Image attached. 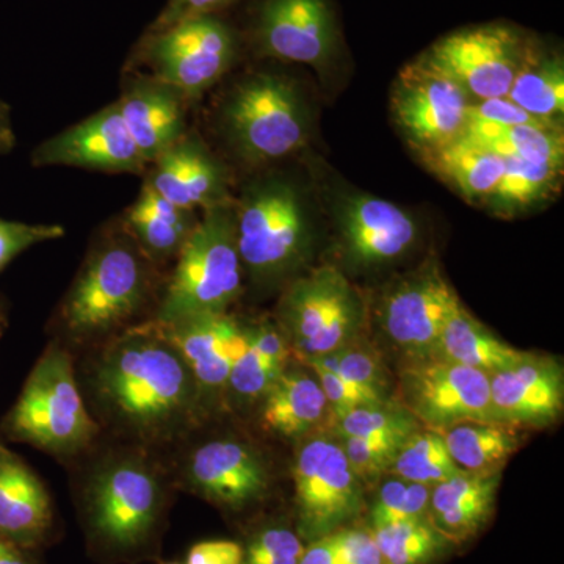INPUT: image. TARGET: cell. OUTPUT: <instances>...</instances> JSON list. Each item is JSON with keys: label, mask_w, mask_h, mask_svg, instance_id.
<instances>
[{"label": "cell", "mask_w": 564, "mask_h": 564, "mask_svg": "<svg viewBox=\"0 0 564 564\" xmlns=\"http://www.w3.org/2000/svg\"><path fill=\"white\" fill-rule=\"evenodd\" d=\"M0 564H36L33 552L0 536Z\"/></svg>", "instance_id": "681fc988"}, {"label": "cell", "mask_w": 564, "mask_h": 564, "mask_svg": "<svg viewBox=\"0 0 564 564\" xmlns=\"http://www.w3.org/2000/svg\"><path fill=\"white\" fill-rule=\"evenodd\" d=\"M117 104L148 166L193 128L195 104L172 85L139 70L122 69Z\"/></svg>", "instance_id": "7402d4cb"}, {"label": "cell", "mask_w": 564, "mask_h": 564, "mask_svg": "<svg viewBox=\"0 0 564 564\" xmlns=\"http://www.w3.org/2000/svg\"><path fill=\"white\" fill-rule=\"evenodd\" d=\"M243 545L229 540H210L192 545L184 564H242Z\"/></svg>", "instance_id": "bcb514c9"}, {"label": "cell", "mask_w": 564, "mask_h": 564, "mask_svg": "<svg viewBox=\"0 0 564 564\" xmlns=\"http://www.w3.org/2000/svg\"><path fill=\"white\" fill-rule=\"evenodd\" d=\"M470 104L462 87L422 57L408 63L392 84L393 122L417 158L462 139Z\"/></svg>", "instance_id": "2e32d148"}, {"label": "cell", "mask_w": 564, "mask_h": 564, "mask_svg": "<svg viewBox=\"0 0 564 564\" xmlns=\"http://www.w3.org/2000/svg\"><path fill=\"white\" fill-rule=\"evenodd\" d=\"M204 139L243 174L281 165L313 137V110L302 85L276 65L239 74L206 111Z\"/></svg>", "instance_id": "277c9868"}, {"label": "cell", "mask_w": 564, "mask_h": 564, "mask_svg": "<svg viewBox=\"0 0 564 564\" xmlns=\"http://www.w3.org/2000/svg\"><path fill=\"white\" fill-rule=\"evenodd\" d=\"M273 321L292 358L307 362L361 339L369 306L339 267H315L282 288Z\"/></svg>", "instance_id": "9c48e42d"}, {"label": "cell", "mask_w": 564, "mask_h": 564, "mask_svg": "<svg viewBox=\"0 0 564 564\" xmlns=\"http://www.w3.org/2000/svg\"><path fill=\"white\" fill-rule=\"evenodd\" d=\"M334 564H384L370 530L345 527L333 533Z\"/></svg>", "instance_id": "7bdbcfd3"}, {"label": "cell", "mask_w": 564, "mask_h": 564, "mask_svg": "<svg viewBox=\"0 0 564 564\" xmlns=\"http://www.w3.org/2000/svg\"><path fill=\"white\" fill-rule=\"evenodd\" d=\"M2 432L65 464L76 463L98 444L101 426L85 403L73 351L50 340L3 419Z\"/></svg>", "instance_id": "8992f818"}, {"label": "cell", "mask_w": 564, "mask_h": 564, "mask_svg": "<svg viewBox=\"0 0 564 564\" xmlns=\"http://www.w3.org/2000/svg\"><path fill=\"white\" fill-rule=\"evenodd\" d=\"M463 137L502 159L562 166L564 163L562 124L502 126L467 120Z\"/></svg>", "instance_id": "4dcf8cb0"}, {"label": "cell", "mask_w": 564, "mask_h": 564, "mask_svg": "<svg viewBox=\"0 0 564 564\" xmlns=\"http://www.w3.org/2000/svg\"><path fill=\"white\" fill-rule=\"evenodd\" d=\"M525 352L499 339L463 304L444 326L430 356L491 375L524 358Z\"/></svg>", "instance_id": "f1b7e54d"}, {"label": "cell", "mask_w": 564, "mask_h": 564, "mask_svg": "<svg viewBox=\"0 0 564 564\" xmlns=\"http://www.w3.org/2000/svg\"><path fill=\"white\" fill-rule=\"evenodd\" d=\"M107 440L73 463L88 554L99 564L152 562L161 555L177 491L172 470L161 452Z\"/></svg>", "instance_id": "7a4b0ae2"}, {"label": "cell", "mask_w": 564, "mask_h": 564, "mask_svg": "<svg viewBox=\"0 0 564 564\" xmlns=\"http://www.w3.org/2000/svg\"><path fill=\"white\" fill-rule=\"evenodd\" d=\"M258 404L262 429L285 440H303L332 422V408L314 372L288 367Z\"/></svg>", "instance_id": "484cf974"}, {"label": "cell", "mask_w": 564, "mask_h": 564, "mask_svg": "<svg viewBox=\"0 0 564 564\" xmlns=\"http://www.w3.org/2000/svg\"><path fill=\"white\" fill-rule=\"evenodd\" d=\"M165 455L177 491H187L225 513L240 514L265 502L273 475L265 455L242 437L193 433Z\"/></svg>", "instance_id": "30bf717a"}, {"label": "cell", "mask_w": 564, "mask_h": 564, "mask_svg": "<svg viewBox=\"0 0 564 564\" xmlns=\"http://www.w3.org/2000/svg\"><path fill=\"white\" fill-rule=\"evenodd\" d=\"M76 369L102 436L166 454L206 423L195 378L161 323H143L84 351Z\"/></svg>", "instance_id": "6da1fadb"}, {"label": "cell", "mask_w": 564, "mask_h": 564, "mask_svg": "<svg viewBox=\"0 0 564 564\" xmlns=\"http://www.w3.org/2000/svg\"><path fill=\"white\" fill-rule=\"evenodd\" d=\"M530 41L511 25H475L448 33L421 57L451 77L470 101H488L507 98Z\"/></svg>", "instance_id": "4fadbf2b"}, {"label": "cell", "mask_w": 564, "mask_h": 564, "mask_svg": "<svg viewBox=\"0 0 564 564\" xmlns=\"http://www.w3.org/2000/svg\"><path fill=\"white\" fill-rule=\"evenodd\" d=\"M237 2L239 0H169L147 31H162L177 22L202 14H221Z\"/></svg>", "instance_id": "f6af8a7d"}, {"label": "cell", "mask_w": 564, "mask_h": 564, "mask_svg": "<svg viewBox=\"0 0 564 564\" xmlns=\"http://www.w3.org/2000/svg\"><path fill=\"white\" fill-rule=\"evenodd\" d=\"M143 184L176 206L203 212L232 199L237 182L229 163L193 126L150 163Z\"/></svg>", "instance_id": "d6986e66"}, {"label": "cell", "mask_w": 564, "mask_h": 564, "mask_svg": "<svg viewBox=\"0 0 564 564\" xmlns=\"http://www.w3.org/2000/svg\"><path fill=\"white\" fill-rule=\"evenodd\" d=\"M311 364L332 370L344 380L377 393L383 399L391 400L389 377L384 364L378 351H375L370 345L364 344L361 339L340 348V350L314 359L306 366H311Z\"/></svg>", "instance_id": "74e56055"}, {"label": "cell", "mask_w": 564, "mask_h": 564, "mask_svg": "<svg viewBox=\"0 0 564 564\" xmlns=\"http://www.w3.org/2000/svg\"><path fill=\"white\" fill-rule=\"evenodd\" d=\"M562 180V165L505 159L503 174L481 207L494 217H521L552 202Z\"/></svg>", "instance_id": "f546056e"}, {"label": "cell", "mask_w": 564, "mask_h": 564, "mask_svg": "<svg viewBox=\"0 0 564 564\" xmlns=\"http://www.w3.org/2000/svg\"><path fill=\"white\" fill-rule=\"evenodd\" d=\"M458 470L443 433L422 426L404 441L388 475L433 488Z\"/></svg>", "instance_id": "d590c367"}, {"label": "cell", "mask_w": 564, "mask_h": 564, "mask_svg": "<svg viewBox=\"0 0 564 564\" xmlns=\"http://www.w3.org/2000/svg\"><path fill=\"white\" fill-rule=\"evenodd\" d=\"M329 426L339 440L366 441H404L422 429L414 415L397 400L334 414Z\"/></svg>", "instance_id": "e575fe53"}, {"label": "cell", "mask_w": 564, "mask_h": 564, "mask_svg": "<svg viewBox=\"0 0 564 564\" xmlns=\"http://www.w3.org/2000/svg\"><path fill=\"white\" fill-rule=\"evenodd\" d=\"M395 400L423 429L436 432L464 422H497L489 375L433 356L404 359Z\"/></svg>", "instance_id": "5bb4252c"}, {"label": "cell", "mask_w": 564, "mask_h": 564, "mask_svg": "<svg viewBox=\"0 0 564 564\" xmlns=\"http://www.w3.org/2000/svg\"><path fill=\"white\" fill-rule=\"evenodd\" d=\"M463 306L443 267L429 256L397 278L378 304V322L404 359L432 355L444 326Z\"/></svg>", "instance_id": "9a60e30c"}, {"label": "cell", "mask_w": 564, "mask_h": 564, "mask_svg": "<svg viewBox=\"0 0 564 564\" xmlns=\"http://www.w3.org/2000/svg\"><path fill=\"white\" fill-rule=\"evenodd\" d=\"M247 343L234 362L226 389V404L259 403L291 364L292 351L273 318L245 323Z\"/></svg>", "instance_id": "4316f807"}, {"label": "cell", "mask_w": 564, "mask_h": 564, "mask_svg": "<svg viewBox=\"0 0 564 564\" xmlns=\"http://www.w3.org/2000/svg\"><path fill=\"white\" fill-rule=\"evenodd\" d=\"M419 161L464 202L478 207L491 195L505 170V159L464 137L421 155Z\"/></svg>", "instance_id": "83f0119b"}, {"label": "cell", "mask_w": 564, "mask_h": 564, "mask_svg": "<svg viewBox=\"0 0 564 564\" xmlns=\"http://www.w3.org/2000/svg\"><path fill=\"white\" fill-rule=\"evenodd\" d=\"M243 292L232 196L202 212L198 226L166 274L154 322L173 325L202 315L229 314Z\"/></svg>", "instance_id": "52a82bcc"}, {"label": "cell", "mask_w": 564, "mask_h": 564, "mask_svg": "<svg viewBox=\"0 0 564 564\" xmlns=\"http://www.w3.org/2000/svg\"><path fill=\"white\" fill-rule=\"evenodd\" d=\"M31 162L36 169L69 166L140 177L148 170L117 101L44 140L33 150Z\"/></svg>", "instance_id": "ac0fdd59"}, {"label": "cell", "mask_w": 564, "mask_h": 564, "mask_svg": "<svg viewBox=\"0 0 564 564\" xmlns=\"http://www.w3.org/2000/svg\"><path fill=\"white\" fill-rule=\"evenodd\" d=\"M499 485L500 473L458 470L433 486L429 521L454 545L473 540L492 518Z\"/></svg>", "instance_id": "cb8c5ba5"}, {"label": "cell", "mask_w": 564, "mask_h": 564, "mask_svg": "<svg viewBox=\"0 0 564 564\" xmlns=\"http://www.w3.org/2000/svg\"><path fill=\"white\" fill-rule=\"evenodd\" d=\"M57 513L46 485L0 443V536L36 552L54 541Z\"/></svg>", "instance_id": "603a6c76"}, {"label": "cell", "mask_w": 564, "mask_h": 564, "mask_svg": "<svg viewBox=\"0 0 564 564\" xmlns=\"http://www.w3.org/2000/svg\"><path fill=\"white\" fill-rule=\"evenodd\" d=\"M303 551V540L295 530L267 525L243 545L242 564H299Z\"/></svg>", "instance_id": "f35d334b"}, {"label": "cell", "mask_w": 564, "mask_h": 564, "mask_svg": "<svg viewBox=\"0 0 564 564\" xmlns=\"http://www.w3.org/2000/svg\"><path fill=\"white\" fill-rule=\"evenodd\" d=\"M163 326L195 378L207 422L226 406L229 375L247 343L245 322L229 313L202 315Z\"/></svg>", "instance_id": "ffe728a7"}, {"label": "cell", "mask_w": 564, "mask_h": 564, "mask_svg": "<svg viewBox=\"0 0 564 564\" xmlns=\"http://www.w3.org/2000/svg\"><path fill=\"white\" fill-rule=\"evenodd\" d=\"M243 51L242 33L231 21L223 14H202L144 32L124 69L165 82L199 106L232 73Z\"/></svg>", "instance_id": "ba28073f"}, {"label": "cell", "mask_w": 564, "mask_h": 564, "mask_svg": "<svg viewBox=\"0 0 564 564\" xmlns=\"http://www.w3.org/2000/svg\"><path fill=\"white\" fill-rule=\"evenodd\" d=\"M332 214L345 259L355 269H381L400 261L421 234L411 212L370 193H337Z\"/></svg>", "instance_id": "e0dca14e"}, {"label": "cell", "mask_w": 564, "mask_h": 564, "mask_svg": "<svg viewBox=\"0 0 564 564\" xmlns=\"http://www.w3.org/2000/svg\"><path fill=\"white\" fill-rule=\"evenodd\" d=\"M384 564H433L451 551L445 540L425 519L369 527Z\"/></svg>", "instance_id": "836d02e7"}, {"label": "cell", "mask_w": 564, "mask_h": 564, "mask_svg": "<svg viewBox=\"0 0 564 564\" xmlns=\"http://www.w3.org/2000/svg\"><path fill=\"white\" fill-rule=\"evenodd\" d=\"M165 272L132 239L121 217L93 234L76 276L52 313L51 340L74 355L154 321Z\"/></svg>", "instance_id": "3957f363"}, {"label": "cell", "mask_w": 564, "mask_h": 564, "mask_svg": "<svg viewBox=\"0 0 564 564\" xmlns=\"http://www.w3.org/2000/svg\"><path fill=\"white\" fill-rule=\"evenodd\" d=\"M120 217L144 256L169 273L198 226L202 212L176 206L150 185L141 184L135 202Z\"/></svg>", "instance_id": "d4e9b609"}, {"label": "cell", "mask_w": 564, "mask_h": 564, "mask_svg": "<svg viewBox=\"0 0 564 564\" xmlns=\"http://www.w3.org/2000/svg\"><path fill=\"white\" fill-rule=\"evenodd\" d=\"M467 120H478L485 122H492V124L502 126H547L558 124V122H551L534 118L532 115L527 113L521 107L516 106L508 98L488 99V101H477L470 104L469 111H467Z\"/></svg>", "instance_id": "ee69618b"}, {"label": "cell", "mask_w": 564, "mask_h": 564, "mask_svg": "<svg viewBox=\"0 0 564 564\" xmlns=\"http://www.w3.org/2000/svg\"><path fill=\"white\" fill-rule=\"evenodd\" d=\"M307 367L313 370L315 377L321 381L323 393H325L326 400H328L333 415L345 413V411L355 410V408L359 406L389 402V399H383V397L377 395V393L359 388V386L344 380V378L332 372V370L323 369V367L315 366V364H311Z\"/></svg>", "instance_id": "b9f144b4"}, {"label": "cell", "mask_w": 564, "mask_h": 564, "mask_svg": "<svg viewBox=\"0 0 564 564\" xmlns=\"http://www.w3.org/2000/svg\"><path fill=\"white\" fill-rule=\"evenodd\" d=\"M430 486L386 475L377 485L369 507V527L429 518Z\"/></svg>", "instance_id": "8d00e7d4"}, {"label": "cell", "mask_w": 564, "mask_h": 564, "mask_svg": "<svg viewBox=\"0 0 564 564\" xmlns=\"http://www.w3.org/2000/svg\"><path fill=\"white\" fill-rule=\"evenodd\" d=\"M494 417L513 429H547L563 414L562 364L527 351L524 358L489 375Z\"/></svg>", "instance_id": "44dd1931"}, {"label": "cell", "mask_w": 564, "mask_h": 564, "mask_svg": "<svg viewBox=\"0 0 564 564\" xmlns=\"http://www.w3.org/2000/svg\"><path fill=\"white\" fill-rule=\"evenodd\" d=\"M17 147L13 124H11V109L9 104L0 101V155L9 154Z\"/></svg>", "instance_id": "c3c4849f"}, {"label": "cell", "mask_w": 564, "mask_h": 564, "mask_svg": "<svg viewBox=\"0 0 564 564\" xmlns=\"http://www.w3.org/2000/svg\"><path fill=\"white\" fill-rule=\"evenodd\" d=\"M3 326H6V315H3L2 306H0V337H2Z\"/></svg>", "instance_id": "f907efd6"}, {"label": "cell", "mask_w": 564, "mask_h": 564, "mask_svg": "<svg viewBox=\"0 0 564 564\" xmlns=\"http://www.w3.org/2000/svg\"><path fill=\"white\" fill-rule=\"evenodd\" d=\"M299 564H334L333 534L318 538L304 545Z\"/></svg>", "instance_id": "7dc6e473"}, {"label": "cell", "mask_w": 564, "mask_h": 564, "mask_svg": "<svg viewBox=\"0 0 564 564\" xmlns=\"http://www.w3.org/2000/svg\"><path fill=\"white\" fill-rule=\"evenodd\" d=\"M508 99L540 120L558 122L564 113V63L560 52L530 41Z\"/></svg>", "instance_id": "1f68e13d"}, {"label": "cell", "mask_w": 564, "mask_h": 564, "mask_svg": "<svg viewBox=\"0 0 564 564\" xmlns=\"http://www.w3.org/2000/svg\"><path fill=\"white\" fill-rule=\"evenodd\" d=\"M441 433L456 467L470 474L500 473L521 445L518 429L499 422H464Z\"/></svg>", "instance_id": "d6a6232c"}, {"label": "cell", "mask_w": 564, "mask_h": 564, "mask_svg": "<svg viewBox=\"0 0 564 564\" xmlns=\"http://www.w3.org/2000/svg\"><path fill=\"white\" fill-rule=\"evenodd\" d=\"M242 33L256 61L325 69L339 51L332 0H251Z\"/></svg>", "instance_id": "7c38bea8"}, {"label": "cell", "mask_w": 564, "mask_h": 564, "mask_svg": "<svg viewBox=\"0 0 564 564\" xmlns=\"http://www.w3.org/2000/svg\"><path fill=\"white\" fill-rule=\"evenodd\" d=\"M292 477L296 533L307 543L350 527L366 510V486L332 432L322 430L300 440Z\"/></svg>", "instance_id": "8fae6325"}, {"label": "cell", "mask_w": 564, "mask_h": 564, "mask_svg": "<svg viewBox=\"0 0 564 564\" xmlns=\"http://www.w3.org/2000/svg\"><path fill=\"white\" fill-rule=\"evenodd\" d=\"M162 564H182V563H162Z\"/></svg>", "instance_id": "816d5d0a"}, {"label": "cell", "mask_w": 564, "mask_h": 564, "mask_svg": "<svg viewBox=\"0 0 564 564\" xmlns=\"http://www.w3.org/2000/svg\"><path fill=\"white\" fill-rule=\"evenodd\" d=\"M404 441L340 440V443L356 477L362 481L366 489H370L389 474L393 458L399 454Z\"/></svg>", "instance_id": "ab89813d"}, {"label": "cell", "mask_w": 564, "mask_h": 564, "mask_svg": "<svg viewBox=\"0 0 564 564\" xmlns=\"http://www.w3.org/2000/svg\"><path fill=\"white\" fill-rule=\"evenodd\" d=\"M63 236L65 228L61 225H31L0 218V272L35 245L52 242Z\"/></svg>", "instance_id": "60d3db41"}, {"label": "cell", "mask_w": 564, "mask_h": 564, "mask_svg": "<svg viewBox=\"0 0 564 564\" xmlns=\"http://www.w3.org/2000/svg\"><path fill=\"white\" fill-rule=\"evenodd\" d=\"M237 248L245 280L262 291L285 288L313 254L317 206L299 174L281 165L245 174L236 184Z\"/></svg>", "instance_id": "5b68a950"}]
</instances>
